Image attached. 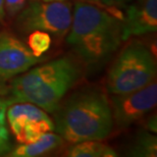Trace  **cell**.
Segmentation results:
<instances>
[{"mask_svg":"<svg viewBox=\"0 0 157 157\" xmlns=\"http://www.w3.org/2000/svg\"><path fill=\"white\" fill-rule=\"evenodd\" d=\"M6 108L7 106L0 108V155H5L11 150L10 137L6 125Z\"/></svg>","mask_w":157,"mask_h":157,"instance_id":"14","label":"cell"},{"mask_svg":"<svg viewBox=\"0 0 157 157\" xmlns=\"http://www.w3.org/2000/svg\"><path fill=\"white\" fill-rule=\"evenodd\" d=\"M146 131H149L151 133H156V128H157V121H156V114L151 115L148 119L146 121V124H145Z\"/></svg>","mask_w":157,"mask_h":157,"instance_id":"17","label":"cell"},{"mask_svg":"<svg viewBox=\"0 0 157 157\" xmlns=\"http://www.w3.org/2000/svg\"><path fill=\"white\" fill-rule=\"evenodd\" d=\"M3 106H8V104H7V102L2 98V97H0V108L3 107Z\"/></svg>","mask_w":157,"mask_h":157,"instance_id":"20","label":"cell"},{"mask_svg":"<svg viewBox=\"0 0 157 157\" xmlns=\"http://www.w3.org/2000/svg\"><path fill=\"white\" fill-rule=\"evenodd\" d=\"M114 124L125 128L144 117L156 106V78L148 85L132 92L109 97Z\"/></svg>","mask_w":157,"mask_h":157,"instance_id":"6","label":"cell"},{"mask_svg":"<svg viewBox=\"0 0 157 157\" xmlns=\"http://www.w3.org/2000/svg\"><path fill=\"white\" fill-rule=\"evenodd\" d=\"M125 7L121 21L122 41L156 32L157 0H135Z\"/></svg>","mask_w":157,"mask_h":157,"instance_id":"8","label":"cell"},{"mask_svg":"<svg viewBox=\"0 0 157 157\" xmlns=\"http://www.w3.org/2000/svg\"><path fill=\"white\" fill-rule=\"evenodd\" d=\"M63 139L53 132L45 133L42 137L31 144H21L15 148H11L6 156L10 157H37L51 153L63 144Z\"/></svg>","mask_w":157,"mask_h":157,"instance_id":"9","label":"cell"},{"mask_svg":"<svg viewBox=\"0 0 157 157\" xmlns=\"http://www.w3.org/2000/svg\"><path fill=\"white\" fill-rule=\"evenodd\" d=\"M53 114L54 131L71 144L103 141L114 127L109 97L97 86H85L75 91L62 100Z\"/></svg>","mask_w":157,"mask_h":157,"instance_id":"2","label":"cell"},{"mask_svg":"<svg viewBox=\"0 0 157 157\" xmlns=\"http://www.w3.org/2000/svg\"><path fill=\"white\" fill-rule=\"evenodd\" d=\"M48 132H54V122L51 117L28 122L15 132L14 136L20 144H31Z\"/></svg>","mask_w":157,"mask_h":157,"instance_id":"11","label":"cell"},{"mask_svg":"<svg viewBox=\"0 0 157 157\" xmlns=\"http://www.w3.org/2000/svg\"><path fill=\"white\" fill-rule=\"evenodd\" d=\"M39 1H44V2H50V1H61V0H39Z\"/></svg>","mask_w":157,"mask_h":157,"instance_id":"21","label":"cell"},{"mask_svg":"<svg viewBox=\"0 0 157 157\" xmlns=\"http://www.w3.org/2000/svg\"><path fill=\"white\" fill-rule=\"evenodd\" d=\"M67 156L71 157H115L117 151L101 140H88L68 147Z\"/></svg>","mask_w":157,"mask_h":157,"instance_id":"10","label":"cell"},{"mask_svg":"<svg viewBox=\"0 0 157 157\" xmlns=\"http://www.w3.org/2000/svg\"><path fill=\"white\" fill-rule=\"evenodd\" d=\"M128 154L139 157L157 156V138L154 133L145 131L137 136Z\"/></svg>","mask_w":157,"mask_h":157,"instance_id":"12","label":"cell"},{"mask_svg":"<svg viewBox=\"0 0 157 157\" xmlns=\"http://www.w3.org/2000/svg\"><path fill=\"white\" fill-rule=\"evenodd\" d=\"M85 1L93 3V4H95V5H98V6H101V7H103V5L101 4V3H100L99 0H85Z\"/></svg>","mask_w":157,"mask_h":157,"instance_id":"19","label":"cell"},{"mask_svg":"<svg viewBox=\"0 0 157 157\" xmlns=\"http://www.w3.org/2000/svg\"><path fill=\"white\" fill-rule=\"evenodd\" d=\"M5 8H4V0H0V21L5 17Z\"/></svg>","mask_w":157,"mask_h":157,"instance_id":"18","label":"cell"},{"mask_svg":"<svg viewBox=\"0 0 157 157\" xmlns=\"http://www.w3.org/2000/svg\"><path fill=\"white\" fill-rule=\"evenodd\" d=\"M26 6V0H4L5 13L9 17H15Z\"/></svg>","mask_w":157,"mask_h":157,"instance_id":"16","label":"cell"},{"mask_svg":"<svg viewBox=\"0 0 157 157\" xmlns=\"http://www.w3.org/2000/svg\"><path fill=\"white\" fill-rule=\"evenodd\" d=\"M26 44L7 31L0 32V97L12 78L42 60Z\"/></svg>","mask_w":157,"mask_h":157,"instance_id":"7","label":"cell"},{"mask_svg":"<svg viewBox=\"0 0 157 157\" xmlns=\"http://www.w3.org/2000/svg\"><path fill=\"white\" fill-rule=\"evenodd\" d=\"M83 73L80 58L62 56L13 78L1 97L8 105L32 103L47 113H53L81 81Z\"/></svg>","mask_w":157,"mask_h":157,"instance_id":"1","label":"cell"},{"mask_svg":"<svg viewBox=\"0 0 157 157\" xmlns=\"http://www.w3.org/2000/svg\"><path fill=\"white\" fill-rule=\"evenodd\" d=\"M51 46L50 34L43 31H33L31 32L28 40V47L35 56L41 57L46 53Z\"/></svg>","mask_w":157,"mask_h":157,"instance_id":"13","label":"cell"},{"mask_svg":"<svg viewBox=\"0 0 157 157\" xmlns=\"http://www.w3.org/2000/svg\"><path fill=\"white\" fill-rule=\"evenodd\" d=\"M156 60L145 44L135 41L122 49L110 67L106 81L109 95L138 90L156 78Z\"/></svg>","mask_w":157,"mask_h":157,"instance_id":"4","label":"cell"},{"mask_svg":"<svg viewBox=\"0 0 157 157\" xmlns=\"http://www.w3.org/2000/svg\"><path fill=\"white\" fill-rule=\"evenodd\" d=\"M122 17L87 1L75 5L67 42L86 64L107 60L121 44Z\"/></svg>","mask_w":157,"mask_h":157,"instance_id":"3","label":"cell"},{"mask_svg":"<svg viewBox=\"0 0 157 157\" xmlns=\"http://www.w3.org/2000/svg\"><path fill=\"white\" fill-rule=\"evenodd\" d=\"M100 3L103 5V7L107 9L108 11H110L111 13L117 14L118 17H122V15L117 14L119 8L125 7L128 3H131L133 0H99Z\"/></svg>","mask_w":157,"mask_h":157,"instance_id":"15","label":"cell"},{"mask_svg":"<svg viewBox=\"0 0 157 157\" xmlns=\"http://www.w3.org/2000/svg\"><path fill=\"white\" fill-rule=\"evenodd\" d=\"M17 17V27L23 33L43 31L50 35L63 37L70 31L73 6L67 0L44 2L32 0Z\"/></svg>","mask_w":157,"mask_h":157,"instance_id":"5","label":"cell"}]
</instances>
